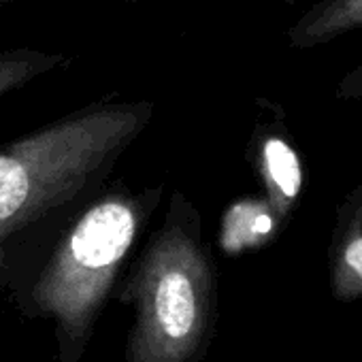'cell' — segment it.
Instances as JSON below:
<instances>
[{
    "label": "cell",
    "mask_w": 362,
    "mask_h": 362,
    "mask_svg": "<svg viewBox=\"0 0 362 362\" xmlns=\"http://www.w3.org/2000/svg\"><path fill=\"white\" fill-rule=\"evenodd\" d=\"M247 162L264 190V201L277 220L286 218L303 192V164L286 126L279 119L258 122L247 143Z\"/></svg>",
    "instance_id": "cell-4"
},
{
    "label": "cell",
    "mask_w": 362,
    "mask_h": 362,
    "mask_svg": "<svg viewBox=\"0 0 362 362\" xmlns=\"http://www.w3.org/2000/svg\"><path fill=\"white\" fill-rule=\"evenodd\" d=\"M162 199V181L139 188L109 179L71 214L41 256L33 303L71 337H81Z\"/></svg>",
    "instance_id": "cell-2"
},
{
    "label": "cell",
    "mask_w": 362,
    "mask_h": 362,
    "mask_svg": "<svg viewBox=\"0 0 362 362\" xmlns=\"http://www.w3.org/2000/svg\"><path fill=\"white\" fill-rule=\"evenodd\" d=\"M275 214L267 201H241L233 205L222 220V243L226 247H243L252 241L269 237L275 228Z\"/></svg>",
    "instance_id": "cell-7"
},
{
    "label": "cell",
    "mask_w": 362,
    "mask_h": 362,
    "mask_svg": "<svg viewBox=\"0 0 362 362\" xmlns=\"http://www.w3.org/2000/svg\"><path fill=\"white\" fill-rule=\"evenodd\" d=\"M124 3H130V5H141L143 0H124Z\"/></svg>",
    "instance_id": "cell-10"
},
{
    "label": "cell",
    "mask_w": 362,
    "mask_h": 362,
    "mask_svg": "<svg viewBox=\"0 0 362 362\" xmlns=\"http://www.w3.org/2000/svg\"><path fill=\"white\" fill-rule=\"evenodd\" d=\"M13 3H22V0H0V7H3V5H13Z\"/></svg>",
    "instance_id": "cell-9"
},
{
    "label": "cell",
    "mask_w": 362,
    "mask_h": 362,
    "mask_svg": "<svg viewBox=\"0 0 362 362\" xmlns=\"http://www.w3.org/2000/svg\"><path fill=\"white\" fill-rule=\"evenodd\" d=\"M66 64L69 56L62 52H43L35 47L0 49V103Z\"/></svg>",
    "instance_id": "cell-6"
},
{
    "label": "cell",
    "mask_w": 362,
    "mask_h": 362,
    "mask_svg": "<svg viewBox=\"0 0 362 362\" xmlns=\"http://www.w3.org/2000/svg\"><path fill=\"white\" fill-rule=\"evenodd\" d=\"M339 218L345 220L347 243L343 247L345 267L362 281V184L347 192L343 205L339 207Z\"/></svg>",
    "instance_id": "cell-8"
},
{
    "label": "cell",
    "mask_w": 362,
    "mask_h": 362,
    "mask_svg": "<svg viewBox=\"0 0 362 362\" xmlns=\"http://www.w3.org/2000/svg\"><path fill=\"white\" fill-rule=\"evenodd\" d=\"M153 113V100L109 94L0 143V271L47 252L71 214L111 179Z\"/></svg>",
    "instance_id": "cell-1"
},
{
    "label": "cell",
    "mask_w": 362,
    "mask_h": 362,
    "mask_svg": "<svg viewBox=\"0 0 362 362\" xmlns=\"http://www.w3.org/2000/svg\"><path fill=\"white\" fill-rule=\"evenodd\" d=\"M128 290L136 303L130 360H190L207 324L214 269L201 214L181 190L170 192L162 224L141 254Z\"/></svg>",
    "instance_id": "cell-3"
},
{
    "label": "cell",
    "mask_w": 362,
    "mask_h": 362,
    "mask_svg": "<svg viewBox=\"0 0 362 362\" xmlns=\"http://www.w3.org/2000/svg\"><path fill=\"white\" fill-rule=\"evenodd\" d=\"M362 28V0H320L286 33L288 47L311 49Z\"/></svg>",
    "instance_id": "cell-5"
}]
</instances>
